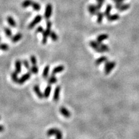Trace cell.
Masks as SVG:
<instances>
[{
  "instance_id": "6da1fadb",
  "label": "cell",
  "mask_w": 139,
  "mask_h": 139,
  "mask_svg": "<svg viewBox=\"0 0 139 139\" xmlns=\"http://www.w3.org/2000/svg\"><path fill=\"white\" fill-rule=\"evenodd\" d=\"M52 22L48 20L46 22V28L43 32V38L42 39V43L43 44H46L47 43L48 38V37L50 35V34L52 31H51V28H52Z\"/></svg>"
},
{
  "instance_id": "7a4b0ae2",
  "label": "cell",
  "mask_w": 139,
  "mask_h": 139,
  "mask_svg": "<svg viewBox=\"0 0 139 139\" xmlns=\"http://www.w3.org/2000/svg\"><path fill=\"white\" fill-rule=\"evenodd\" d=\"M115 63L114 61H111V62H109L107 61H106L105 66H104V73L106 74H109L115 67Z\"/></svg>"
},
{
  "instance_id": "3957f363",
  "label": "cell",
  "mask_w": 139,
  "mask_h": 139,
  "mask_svg": "<svg viewBox=\"0 0 139 139\" xmlns=\"http://www.w3.org/2000/svg\"><path fill=\"white\" fill-rule=\"evenodd\" d=\"M52 5L51 4H48L46 5L45 8V11L44 17L46 19L48 20L52 14Z\"/></svg>"
},
{
  "instance_id": "277c9868",
  "label": "cell",
  "mask_w": 139,
  "mask_h": 139,
  "mask_svg": "<svg viewBox=\"0 0 139 139\" xmlns=\"http://www.w3.org/2000/svg\"><path fill=\"white\" fill-rule=\"evenodd\" d=\"M42 19V17L41 16V15H37L35 17V18L34 19V20L31 22V23L29 24L28 28L29 29H32L37 24H38L39 22H40L41 20Z\"/></svg>"
},
{
  "instance_id": "5b68a950",
  "label": "cell",
  "mask_w": 139,
  "mask_h": 139,
  "mask_svg": "<svg viewBox=\"0 0 139 139\" xmlns=\"http://www.w3.org/2000/svg\"><path fill=\"white\" fill-rule=\"evenodd\" d=\"M89 44H90V46L92 48H93L96 51V52H98V53H103V51L101 49L100 44H99L97 41H90V42H89Z\"/></svg>"
},
{
  "instance_id": "8992f818",
  "label": "cell",
  "mask_w": 139,
  "mask_h": 139,
  "mask_svg": "<svg viewBox=\"0 0 139 139\" xmlns=\"http://www.w3.org/2000/svg\"><path fill=\"white\" fill-rule=\"evenodd\" d=\"M30 77H31V73H30V72L25 74L22 75V76L19 79L18 83L20 84V85H22V84H23L26 81H27V80H28L29 79H30Z\"/></svg>"
},
{
  "instance_id": "52a82bcc",
  "label": "cell",
  "mask_w": 139,
  "mask_h": 139,
  "mask_svg": "<svg viewBox=\"0 0 139 139\" xmlns=\"http://www.w3.org/2000/svg\"><path fill=\"white\" fill-rule=\"evenodd\" d=\"M60 112L61 113V114L64 116V117L66 118H68L71 116V112L68 110L66 108L64 107H61L59 109Z\"/></svg>"
},
{
  "instance_id": "ba28073f",
  "label": "cell",
  "mask_w": 139,
  "mask_h": 139,
  "mask_svg": "<svg viewBox=\"0 0 139 139\" xmlns=\"http://www.w3.org/2000/svg\"><path fill=\"white\" fill-rule=\"evenodd\" d=\"M87 9H88V11L89 12V13H90V14L91 15H93V16H94V15H96L97 13L99 11L97 9L96 5H93V4L89 5L88 7H87Z\"/></svg>"
},
{
  "instance_id": "9c48e42d",
  "label": "cell",
  "mask_w": 139,
  "mask_h": 139,
  "mask_svg": "<svg viewBox=\"0 0 139 139\" xmlns=\"http://www.w3.org/2000/svg\"><path fill=\"white\" fill-rule=\"evenodd\" d=\"M60 91L61 87L60 86H57L56 87L55 89L54 94V100L55 101V102H57V101L59 100Z\"/></svg>"
},
{
  "instance_id": "30bf717a",
  "label": "cell",
  "mask_w": 139,
  "mask_h": 139,
  "mask_svg": "<svg viewBox=\"0 0 139 139\" xmlns=\"http://www.w3.org/2000/svg\"><path fill=\"white\" fill-rule=\"evenodd\" d=\"M34 92L35 93L36 95H37V96L39 97L40 99H42L44 97V93L41 92V91L40 90V88H39L38 85H35L33 87Z\"/></svg>"
},
{
  "instance_id": "8fae6325",
  "label": "cell",
  "mask_w": 139,
  "mask_h": 139,
  "mask_svg": "<svg viewBox=\"0 0 139 139\" xmlns=\"http://www.w3.org/2000/svg\"><path fill=\"white\" fill-rule=\"evenodd\" d=\"M64 70V67L63 66V65H60V66H58L57 67H56L55 68H54V70H52V75H55L57 73H61V72H62Z\"/></svg>"
},
{
  "instance_id": "7c38bea8",
  "label": "cell",
  "mask_w": 139,
  "mask_h": 139,
  "mask_svg": "<svg viewBox=\"0 0 139 139\" xmlns=\"http://www.w3.org/2000/svg\"><path fill=\"white\" fill-rule=\"evenodd\" d=\"M15 71L20 74L22 71V62L20 60H17L15 61Z\"/></svg>"
},
{
  "instance_id": "4fadbf2b",
  "label": "cell",
  "mask_w": 139,
  "mask_h": 139,
  "mask_svg": "<svg viewBox=\"0 0 139 139\" xmlns=\"http://www.w3.org/2000/svg\"><path fill=\"white\" fill-rule=\"evenodd\" d=\"M51 90H52V86L51 85H48L45 89L44 92V98L48 99L50 96Z\"/></svg>"
},
{
  "instance_id": "5bb4252c",
  "label": "cell",
  "mask_w": 139,
  "mask_h": 139,
  "mask_svg": "<svg viewBox=\"0 0 139 139\" xmlns=\"http://www.w3.org/2000/svg\"><path fill=\"white\" fill-rule=\"evenodd\" d=\"M109 38V35L107 34H101V35H99L97 38V42L99 43V44H102V42L106 39H108Z\"/></svg>"
},
{
  "instance_id": "9a60e30c",
  "label": "cell",
  "mask_w": 139,
  "mask_h": 139,
  "mask_svg": "<svg viewBox=\"0 0 139 139\" xmlns=\"http://www.w3.org/2000/svg\"><path fill=\"white\" fill-rule=\"evenodd\" d=\"M59 129L57 128H51L48 130L46 132V135L48 136H55L56 134L59 131Z\"/></svg>"
},
{
  "instance_id": "2e32d148",
  "label": "cell",
  "mask_w": 139,
  "mask_h": 139,
  "mask_svg": "<svg viewBox=\"0 0 139 139\" xmlns=\"http://www.w3.org/2000/svg\"><path fill=\"white\" fill-rule=\"evenodd\" d=\"M120 18L119 15L116 13V14L114 15H110L109 16L107 17V20L110 22H114L115 20H118Z\"/></svg>"
},
{
  "instance_id": "e0dca14e",
  "label": "cell",
  "mask_w": 139,
  "mask_h": 139,
  "mask_svg": "<svg viewBox=\"0 0 139 139\" xmlns=\"http://www.w3.org/2000/svg\"><path fill=\"white\" fill-rule=\"evenodd\" d=\"M22 38V34L21 33H18L16 35L12 37L11 40L13 43H16L20 41Z\"/></svg>"
},
{
  "instance_id": "ac0fdd59",
  "label": "cell",
  "mask_w": 139,
  "mask_h": 139,
  "mask_svg": "<svg viewBox=\"0 0 139 139\" xmlns=\"http://www.w3.org/2000/svg\"><path fill=\"white\" fill-rule=\"evenodd\" d=\"M96 16H97V23H98L99 24L102 23L103 20V18L104 16V13L102 12H100V11H99L97 13Z\"/></svg>"
},
{
  "instance_id": "d6986e66",
  "label": "cell",
  "mask_w": 139,
  "mask_h": 139,
  "mask_svg": "<svg viewBox=\"0 0 139 139\" xmlns=\"http://www.w3.org/2000/svg\"><path fill=\"white\" fill-rule=\"evenodd\" d=\"M112 9V6L110 4H108L107 6H106V10L105 11H104V16L106 17H107L109 16L110 15V13H111V10Z\"/></svg>"
},
{
  "instance_id": "ffe728a7",
  "label": "cell",
  "mask_w": 139,
  "mask_h": 139,
  "mask_svg": "<svg viewBox=\"0 0 139 139\" xmlns=\"http://www.w3.org/2000/svg\"><path fill=\"white\" fill-rule=\"evenodd\" d=\"M107 57H106V56H102L100 58H99L98 59H97L95 61V64L96 66H99L100 64H102V63L104 62V61H107Z\"/></svg>"
},
{
  "instance_id": "44dd1931",
  "label": "cell",
  "mask_w": 139,
  "mask_h": 139,
  "mask_svg": "<svg viewBox=\"0 0 139 139\" xmlns=\"http://www.w3.org/2000/svg\"><path fill=\"white\" fill-rule=\"evenodd\" d=\"M7 22L9 25L11 26L12 27H16V23L15 22V20H14L12 16H8L7 18Z\"/></svg>"
},
{
  "instance_id": "7402d4cb",
  "label": "cell",
  "mask_w": 139,
  "mask_h": 139,
  "mask_svg": "<svg viewBox=\"0 0 139 139\" xmlns=\"http://www.w3.org/2000/svg\"><path fill=\"white\" fill-rule=\"evenodd\" d=\"M130 5L129 4H122L121 6L118 8V11L119 12H123L128 10L130 8Z\"/></svg>"
},
{
  "instance_id": "603a6c76",
  "label": "cell",
  "mask_w": 139,
  "mask_h": 139,
  "mask_svg": "<svg viewBox=\"0 0 139 139\" xmlns=\"http://www.w3.org/2000/svg\"><path fill=\"white\" fill-rule=\"evenodd\" d=\"M49 68H50V67H49V66H48V65L45 66V67L44 68V71H43V73H42V77H44V78H46L48 77Z\"/></svg>"
},
{
  "instance_id": "cb8c5ba5",
  "label": "cell",
  "mask_w": 139,
  "mask_h": 139,
  "mask_svg": "<svg viewBox=\"0 0 139 139\" xmlns=\"http://www.w3.org/2000/svg\"><path fill=\"white\" fill-rule=\"evenodd\" d=\"M57 78L55 76V75H52V76H51L49 77L48 80V82L49 84H54L57 82Z\"/></svg>"
},
{
  "instance_id": "d4e9b609",
  "label": "cell",
  "mask_w": 139,
  "mask_h": 139,
  "mask_svg": "<svg viewBox=\"0 0 139 139\" xmlns=\"http://www.w3.org/2000/svg\"><path fill=\"white\" fill-rule=\"evenodd\" d=\"M31 6L32 7V8L34 9V11H37V12L40 11L41 5H39V4H38V3L32 1V4H31Z\"/></svg>"
},
{
  "instance_id": "484cf974",
  "label": "cell",
  "mask_w": 139,
  "mask_h": 139,
  "mask_svg": "<svg viewBox=\"0 0 139 139\" xmlns=\"http://www.w3.org/2000/svg\"><path fill=\"white\" fill-rule=\"evenodd\" d=\"M32 1L31 0H25L22 4V6L23 8H27L28 6H31Z\"/></svg>"
},
{
  "instance_id": "4316f807",
  "label": "cell",
  "mask_w": 139,
  "mask_h": 139,
  "mask_svg": "<svg viewBox=\"0 0 139 139\" xmlns=\"http://www.w3.org/2000/svg\"><path fill=\"white\" fill-rule=\"evenodd\" d=\"M18 73H17L16 71L13 72V73L11 74L12 80V81H13V82H16V83H18V81H19V78H18Z\"/></svg>"
},
{
  "instance_id": "83f0119b",
  "label": "cell",
  "mask_w": 139,
  "mask_h": 139,
  "mask_svg": "<svg viewBox=\"0 0 139 139\" xmlns=\"http://www.w3.org/2000/svg\"><path fill=\"white\" fill-rule=\"evenodd\" d=\"M30 73L32 74H37L39 71V68L36 65H34L30 68Z\"/></svg>"
},
{
  "instance_id": "f1b7e54d",
  "label": "cell",
  "mask_w": 139,
  "mask_h": 139,
  "mask_svg": "<svg viewBox=\"0 0 139 139\" xmlns=\"http://www.w3.org/2000/svg\"><path fill=\"white\" fill-rule=\"evenodd\" d=\"M49 36H50L51 38L54 41H56L58 39V35H57V34L55 31H51Z\"/></svg>"
},
{
  "instance_id": "f546056e",
  "label": "cell",
  "mask_w": 139,
  "mask_h": 139,
  "mask_svg": "<svg viewBox=\"0 0 139 139\" xmlns=\"http://www.w3.org/2000/svg\"><path fill=\"white\" fill-rule=\"evenodd\" d=\"M97 4L96 5V8H97V9L99 11L101 9V8L102 7L103 5L104 1H105V0H96Z\"/></svg>"
},
{
  "instance_id": "4dcf8cb0",
  "label": "cell",
  "mask_w": 139,
  "mask_h": 139,
  "mask_svg": "<svg viewBox=\"0 0 139 139\" xmlns=\"http://www.w3.org/2000/svg\"><path fill=\"white\" fill-rule=\"evenodd\" d=\"M100 46L101 49H102V50L103 51V52H108V51H109V46H108V45H105L103 44H100Z\"/></svg>"
},
{
  "instance_id": "1f68e13d",
  "label": "cell",
  "mask_w": 139,
  "mask_h": 139,
  "mask_svg": "<svg viewBox=\"0 0 139 139\" xmlns=\"http://www.w3.org/2000/svg\"><path fill=\"white\" fill-rule=\"evenodd\" d=\"M0 49L4 51H6L9 49V46L6 44H0Z\"/></svg>"
},
{
  "instance_id": "d6a6232c",
  "label": "cell",
  "mask_w": 139,
  "mask_h": 139,
  "mask_svg": "<svg viewBox=\"0 0 139 139\" xmlns=\"http://www.w3.org/2000/svg\"><path fill=\"white\" fill-rule=\"evenodd\" d=\"M4 31L6 36H8V37H12V31L9 28H8V27H5V28H4Z\"/></svg>"
},
{
  "instance_id": "836d02e7",
  "label": "cell",
  "mask_w": 139,
  "mask_h": 139,
  "mask_svg": "<svg viewBox=\"0 0 139 139\" xmlns=\"http://www.w3.org/2000/svg\"><path fill=\"white\" fill-rule=\"evenodd\" d=\"M30 61H31V64H32V66L37 64V59H36L35 56L31 55L30 56Z\"/></svg>"
},
{
  "instance_id": "e575fe53",
  "label": "cell",
  "mask_w": 139,
  "mask_h": 139,
  "mask_svg": "<svg viewBox=\"0 0 139 139\" xmlns=\"http://www.w3.org/2000/svg\"><path fill=\"white\" fill-rule=\"evenodd\" d=\"M56 139H63V133L61 132V130H59V131L57 132V133L55 135Z\"/></svg>"
},
{
  "instance_id": "d590c367",
  "label": "cell",
  "mask_w": 139,
  "mask_h": 139,
  "mask_svg": "<svg viewBox=\"0 0 139 139\" xmlns=\"http://www.w3.org/2000/svg\"><path fill=\"white\" fill-rule=\"evenodd\" d=\"M23 64L24 65V66H25L27 70L30 69V64H29V62L28 61V60H26V59L24 60L23 61Z\"/></svg>"
},
{
  "instance_id": "8d00e7d4",
  "label": "cell",
  "mask_w": 139,
  "mask_h": 139,
  "mask_svg": "<svg viewBox=\"0 0 139 139\" xmlns=\"http://www.w3.org/2000/svg\"><path fill=\"white\" fill-rule=\"evenodd\" d=\"M44 31V28H43L41 26H39L36 30V32H39V33H43Z\"/></svg>"
},
{
  "instance_id": "74e56055",
  "label": "cell",
  "mask_w": 139,
  "mask_h": 139,
  "mask_svg": "<svg viewBox=\"0 0 139 139\" xmlns=\"http://www.w3.org/2000/svg\"><path fill=\"white\" fill-rule=\"evenodd\" d=\"M125 0H113L115 4H117V3H123Z\"/></svg>"
},
{
  "instance_id": "f35d334b",
  "label": "cell",
  "mask_w": 139,
  "mask_h": 139,
  "mask_svg": "<svg viewBox=\"0 0 139 139\" xmlns=\"http://www.w3.org/2000/svg\"><path fill=\"white\" fill-rule=\"evenodd\" d=\"M4 131V127L2 125H0V132H2Z\"/></svg>"
},
{
  "instance_id": "ab89813d",
  "label": "cell",
  "mask_w": 139,
  "mask_h": 139,
  "mask_svg": "<svg viewBox=\"0 0 139 139\" xmlns=\"http://www.w3.org/2000/svg\"><path fill=\"white\" fill-rule=\"evenodd\" d=\"M1 37H0V41H1Z\"/></svg>"
},
{
  "instance_id": "60d3db41",
  "label": "cell",
  "mask_w": 139,
  "mask_h": 139,
  "mask_svg": "<svg viewBox=\"0 0 139 139\" xmlns=\"http://www.w3.org/2000/svg\"><path fill=\"white\" fill-rule=\"evenodd\" d=\"M1 119V116H0V119Z\"/></svg>"
}]
</instances>
